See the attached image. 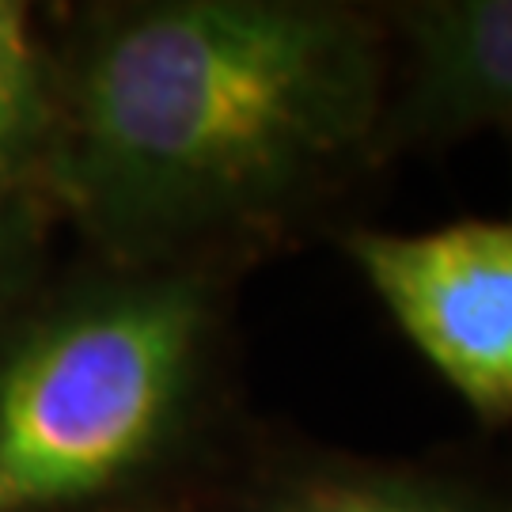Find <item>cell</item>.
<instances>
[{
	"instance_id": "cell-2",
	"label": "cell",
	"mask_w": 512,
	"mask_h": 512,
	"mask_svg": "<svg viewBox=\"0 0 512 512\" xmlns=\"http://www.w3.org/2000/svg\"><path fill=\"white\" fill-rule=\"evenodd\" d=\"M236 274H99L0 330V512H99L198 456L224 403Z\"/></svg>"
},
{
	"instance_id": "cell-6",
	"label": "cell",
	"mask_w": 512,
	"mask_h": 512,
	"mask_svg": "<svg viewBox=\"0 0 512 512\" xmlns=\"http://www.w3.org/2000/svg\"><path fill=\"white\" fill-rule=\"evenodd\" d=\"M57 122L54 38L31 4L0 0V194H42Z\"/></svg>"
},
{
	"instance_id": "cell-1",
	"label": "cell",
	"mask_w": 512,
	"mask_h": 512,
	"mask_svg": "<svg viewBox=\"0 0 512 512\" xmlns=\"http://www.w3.org/2000/svg\"><path fill=\"white\" fill-rule=\"evenodd\" d=\"M54 73L42 194L103 266L239 277L387 167L376 4H95L54 42Z\"/></svg>"
},
{
	"instance_id": "cell-8",
	"label": "cell",
	"mask_w": 512,
	"mask_h": 512,
	"mask_svg": "<svg viewBox=\"0 0 512 512\" xmlns=\"http://www.w3.org/2000/svg\"><path fill=\"white\" fill-rule=\"evenodd\" d=\"M99 512H228V509H213L209 501H194V497H141V501H126V505H110V509Z\"/></svg>"
},
{
	"instance_id": "cell-7",
	"label": "cell",
	"mask_w": 512,
	"mask_h": 512,
	"mask_svg": "<svg viewBox=\"0 0 512 512\" xmlns=\"http://www.w3.org/2000/svg\"><path fill=\"white\" fill-rule=\"evenodd\" d=\"M54 224L57 217L46 198L0 194V330L27 308Z\"/></svg>"
},
{
	"instance_id": "cell-3",
	"label": "cell",
	"mask_w": 512,
	"mask_h": 512,
	"mask_svg": "<svg viewBox=\"0 0 512 512\" xmlns=\"http://www.w3.org/2000/svg\"><path fill=\"white\" fill-rule=\"evenodd\" d=\"M342 251L410 349L482 429L512 425V217L349 228Z\"/></svg>"
},
{
	"instance_id": "cell-4",
	"label": "cell",
	"mask_w": 512,
	"mask_h": 512,
	"mask_svg": "<svg viewBox=\"0 0 512 512\" xmlns=\"http://www.w3.org/2000/svg\"><path fill=\"white\" fill-rule=\"evenodd\" d=\"M391 38L380 160L512 137V0L376 4Z\"/></svg>"
},
{
	"instance_id": "cell-5",
	"label": "cell",
	"mask_w": 512,
	"mask_h": 512,
	"mask_svg": "<svg viewBox=\"0 0 512 512\" xmlns=\"http://www.w3.org/2000/svg\"><path fill=\"white\" fill-rule=\"evenodd\" d=\"M228 512H512V471L463 456L387 459L338 448H270Z\"/></svg>"
}]
</instances>
